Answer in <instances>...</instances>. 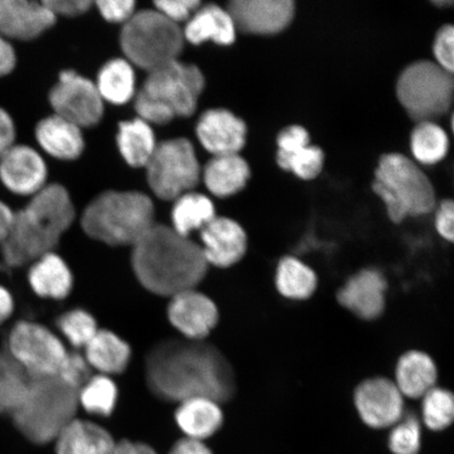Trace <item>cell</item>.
<instances>
[{
  "label": "cell",
  "mask_w": 454,
  "mask_h": 454,
  "mask_svg": "<svg viewBox=\"0 0 454 454\" xmlns=\"http://www.w3.org/2000/svg\"><path fill=\"white\" fill-rule=\"evenodd\" d=\"M145 379L153 394L170 402L207 397L223 404L236 393L234 369L206 340H161L146 356Z\"/></svg>",
  "instance_id": "6da1fadb"
},
{
  "label": "cell",
  "mask_w": 454,
  "mask_h": 454,
  "mask_svg": "<svg viewBox=\"0 0 454 454\" xmlns=\"http://www.w3.org/2000/svg\"><path fill=\"white\" fill-rule=\"evenodd\" d=\"M132 268L147 291L170 298L196 288L206 278L208 264L201 247L190 237L155 223L133 247Z\"/></svg>",
  "instance_id": "7a4b0ae2"
},
{
  "label": "cell",
  "mask_w": 454,
  "mask_h": 454,
  "mask_svg": "<svg viewBox=\"0 0 454 454\" xmlns=\"http://www.w3.org/2000/svg\"><path fill=\"white\" fill-rule=\"evenodd\" d=\"M74 218L75 209L65 187L45 185L15 213L7 239L0 246L4 262L21 268L54 253Z\"/></svg>",
  "instance_id": "3957f363"
},
{
  "label": "cell",
  "mask_w": 454,
  "mask_h": 454,
  "mask_svg": "<svg viewBox=\"0 0 454 454\" xmlns=\"http://www.w3.org/2000/svg\"><path fill=\"white\" fill-rule=\"evenodd\" d=\"M154 224V204L138 192H104L89 204L82 217L85 234L113 247H133Z\"/></svg>",
  "instance_id": "277c9868"
},
{
  "label": "cell",
  "mask_w": 454,
  "mask_h": 454,
  "mask_svg": "<svg viewBox=\"0 0 454 454\" xmlns=\"http://www.w3.org/2000/svg\"><path fill=\"white\" fill-rule=\"evenodd\" d=\"M78 391L59 376L32 378L25 400L11 418L28 441L47 444L76 419Z\"/></svg>",
  "instance_id": "5b68a950"
},
{
  "label": "cell",
  "mask_w": 454,
  "mask_h": 454,
  "mask_svg": "<svg viewBox=\"0 0 454 454\" xmlns=\"http://www.w3.org/2000/svg\"><path fill=\"white\" fill-rule=\"evenodd\" d=\"M203 74L194 65L176 60L149 73L136 98V110L147 123L166 124L195 113L203 92Z\"/></svg>",
  "instance_id": "8992f818"
},
{
  "label": "cell",
  "mask_w": 454,
  "mask_h": 454,
  "mask_svg": "<svg viewBox=\"0 0 454 454\" xmlns=\"http://www.w3.org/2000/svg\"><path fill=\"white\" fill-rule=\"evenodd\" d=\"M372 189L382 199L389 219L396 224L410 217L427 215L435 207L433 184L404 155L386 154L380 159Z\"/></svg>",
  "instance_id": "52a82bcc"
},
{
  "label": "cell",
  "mask_w": 454,
  "mask_h": 454,
  "mask_svg": "<svg viewBox=\"0 0 454 454\" xmlns=\"http://www.w3.org/2000/svg\"><path fill=\"white\" fill-rule=\"evenodd\" d=\"M184 43L179 26L157 10L135 13L124 25L121 36L129 60L149 73L178 60Z\"/></svg>",
  "instance_id": "ba28073f"
},
{
  "label": "cell",
  "mask_w": 454,
  "mask_h": 454,
  "mask_svg": "<svg viewBox=\"0 0 454 454\" xmlns=\"http://www.w3.org/2000/svg\"><path fill=\"white\" fill-rule=\"evenodd\" d=\"M397 98L414 121H433L445 115L453 98L452 73L431 61L407 67L396 85Z\"/></svg>",
  "instance_id": "9c48e42d"
},
{
  "label": "cell",
  "mask_w": 454,
  "mask_h": 454,
  "mask_svg": "<svg viewBox=\"0 0 454 454\" xmlns=\"http://www.w3.org/2000/svg\"><path fill=\"white\" fill-rule=\"evenodd\" d=\"M145 168L151 189L163 200H176L190 192L200 179L194 146L184 138L157 145Z\"/></svg>",
  "instance_id": "30bf717a"
},
{
  "label": "cell",
  "mask_w": 454,
  "mask_h": 454,
  "mask_svg": "<svg viewBox=\"0 0 454 454\" xmlns=\"http://www.w3.org/2000/svg\"><path fill=\"white\" fill-rule=\"evenodd\" d=\"M5 349L31 378L57 376L69 355L56 333L32 321L16 323Z\"/></svg>",
  "instance_id": "8fae6325"
},
{
  "label": "cell",
  "mask_w": 454,
  "mask_h": 454,
  "mask_svg": "<svg viewBox=\"0 0 454 454\" xmlns=\"http://www.w3.org/2000/svg\"><path fill=\"white\" fill-rule=\"evenodd\" d=\"M50 104L55 115L81 129L95 126L104 114V100L96 84L73 71L60 74L51 90Z\"/></svg>",
  "instance_id": "7c38bea8"
},
{
  "label": "cell",
  "mask_w": 454,
  "mask_h": 454,
  "mask_svg": "<svg viewBox=\"0 0 454 454\" xmlns=\"http://www.w3.org/2000/svg\"><path fill=\"white\" fill-rule=\"evenodd\" d=\"M405 397L393 380L374 377L356 386L355 406L363 422L373 429L393 427L405 414Z\"/></svg>",
  "instance_id": "4fadbf2b"
},
{
  "label": "cell",
  "mask_w": 454,
  "mask_h": 454,
  "mask_svg": "<svg viewBox=\"0 0 454 454\" xmlns=\"http://www.w3.org/2000/svg\"><path fill=\"white\" fill-rule=\"evenodd\" d=\"M168 317L184 339L206 340L219 322V309L214 301L196 288L169 298Z\"/></svg>",
  "instance_id": "5bb4252c"
},
{
  "label": "cell",
  "mask_w": 454,
  "mask_h": 454,
  "mask_svg": "<svg viewBox=\"0 0 454 454\" xmlns=\"http://www.w3.org/2000/svg\"><path fill=\"white\" fill-rule=\"evenodd\" d=\"M48 169L31 146L15 145L0 156V183L17 196L36 195L45 186Z\"/></svg>",
  "instance_id": "9a60e30c"
},
{
  "label": "cell",
  "mask_w": 454,
  "mask_h": 454,
  "mask_svg": "<svg viewBox=\"0 0 454 454\" xmlns=\"http://www.w3.org/2000/svg\"><path fill=\"white\" fill-rule=\"evenodd\" d=\"M388 283L381 270L364 269L351 276L339 289V303L364 321L378 320L386 309Z\"/></svg>",
  "instance_id": "2e32d148"
},
{
  "label": "cell",
  "mask_w": 454,
  "mask_h": 454,
  "mask_svg": "<svg viewBox=\"0 0 454 454\" xmlns=\"http://www.w3.org/2000/svg\"><path fill=\"white\" fill-rule=\"evenodd\" d=\"M227 12L240 31L270 35L291 24L294 3L292 0H234L230 3Z\"/></svg>",
  "instance_id": "e0dca14e"
},
{
  "label": "cell",
  "mask_w": 454,
  "mask_h": 454,
  "mask_svg": "<svg viewBox=\"0 0 454 454\" xmlns=\"http://www.w3.org/2000/svg\"><path fill=\"white\" fill-rule=\"evenodd\" d=\"M201 249L209 265L229 269L243 259L247 251V236L236 221L215 217L201 231Z\"/></svg>",
  "instance_id": "ac0fdd59"
},
{
  "label": "cell",
  "mask_w": 454,
  "mask_h": 454,
  "mask_svg": "<svg viewBox=\"0 0 454 454\" xmlns=\"http://www.w3.org/2000/svg\"><path fill=\"white\" fill-rule=\"evenodd\" d=\"M43 3L0 0V35L8 41H32L55 24Z\"/></svg>",
  "instance_id": "d6986e66"
},
{
  "label": "cell",
  "mask_w": 454,
  "mask_h": 454,
  "mask_svg": "<svg viewBox=\"0 0 454 454\" xmlns=\"http://www.w3.org/2000/svg\"><path fill=\"white\" fill-rule=\"evenodd\" d=\"M196 130L199 141L214 156L238 154L246 145V123L226 110L204 113Z\"/></svg>",
  "instance_id": "ffe728a7"
},
{
  "label": "cell",
  "mask_w": 454,
  "mask_h": 454,
  "mask_svg": "<svg viewBox=\"0 0 454 454\" xmlns=\"http://www.w3.org/2000/svg\"><path fill=\"white\" fill-rule=\"evenodd\" d=\"M439 372L435 362L421 350H410L397 360L394 382L408 399H422L435 387Z\"/></svg>",
  "instance_id": "44dd1931"
},
{
  "label": "cell",
  "mask_w": 454,
  "mask_h": 454,
  "mask_svg": "<svg viewBox=\"0 0 454 454\" xmlns=\"http://www.w3.org/2000/svg\"><path fill=\"white\" fill-rule=\"evenodd\" d=\"M57 454H114L117 442L101 426L75 419L57 436Z\"/></svg>",
  "instance_id": "7402d4cb"
},
{
  "label": "cell",
  "mask_w": 454,
  "mask_h": 454,
  "mask_svg": "<svg viewBox=\"0 0 454 454\" xmlns=\"http://www.w3.org/2000/svg\"><path fill=\"white\" fill-rule=\"evenodd\" d=\"M27 280L38 297L51 300H62L69 296L74 284L69 265L55 252L34 261L28 270Z\"/></svg>",
  "instance_id": "603a6c76"
},
{
  "label": "cell",
  "mask_w": 454,
  "mask_h": 454,
  "mask_svg": "<svg viewBox=\"0 0 454 454\" xmlns=\"http://www.w3.org/2000/svg\"><path fill=\"white\" fill-rule=\"evenodd\" d=\"M176 422L185 438L203 441L211 438L223 424L220 403L207 397H192L178 403Z\"/></svg>",
  "instance_id": "cb8c5ba5"
},
{
  "label": "cell",
  "mask_w": 454,
  "mask_h": 454,
  "mask_svg": "<svg viewBox=\"0 0 454 454\" xmlns=\"http://www.w3.org/2000/svg\"><path fill=\"white\" fill-rule=\"evenodd\" d=\"M35 137L45 153L62 160L76 159L84 147L81 128L57 115L44 118L37 124Z\"/></svg>",
  "instance_id": "d4e9b609"
},
{
  "label": "cell",
  "mask_w": 454,
  "mask_h": 454,
  "mask_svg": "<svg viewBox=\"0 0 454 454\" xmlns=\"http://www.w3.org/2000/svg\"><path fill=\"white\" fill-rule=\"evenodd\" d=\"M84 359L99 374L111 377L126 372L132 356L129 345L106 329H99L84 348Z\"/></svg>",
  "instance_id": "484cf974"
},
{
  "label": "cell",
  "mask_w": 454,
  "mask_h": 454,
  "mask_svg": "<svg viewBox=\"0 0 454 454\" xmlns=\"http://www.w3.org/2000/svg\"><path fill=\"white\" fill-rule=\"evenodd\" d=\"M184 35L186 41L194 44L212 41L229 45L235 41L236 27L227 10L207 4L199 8L187 21Z\"/></svg>",
  "instance_id": "4316f807"
},
{
  "label": "cell",
  "mask_w": 454,
  "mask_h": 454,
  "mask_svg": "<svg viewBox=\"0 0 454 454\" xmlns=\"http://www.w3.org/2000/svg\"><path fill=\"white\" fill-rule=\"evenodd\" d=\"M251 176L248 164L238 154L214 156L203 172L207 190L220 198L237 194Z\"/></svg>",
  "instance_id": "83f0119b"
},
{
  "label": "cell",
  "mask_w": 454,
  "mask_h": 454,
  "mask_svg": "<svg viewBox=\"0 0 454 454\" xmlns=\"http://www.w3.org/2000/svg\"><path fill=\"white\" fill-rule=\"evenodd\" d=\"M278 293L292 301L309 300L317 291V276L309 265L294 255L278 262L275 275Z\"/></svg>",
  "instance_id": "f1b7e54d"
},
{
  "label": "cell",
  "mask_w": 454,
  "mask_h": 454,
  "mask_svg": "<svg viewBox=\"0 0 454 454\" xmlns=\"http://www.w3.org/2000/svg\"><path fill=\"white\" fill-rule=\"evenodd\" d=\"M117 144L124 160L134 168L145 167L157 146L150 124L140 118L121 123Z\"/></svg>",
  "instance_id": "f546056e"
},
{
  "label": "cell",
  "mask_w": 454,
  "mask_h": 454,
  "mask_svg": "<svg viewBox=\"0 0 454 454\" xmlns=\"http://www.w3.org/2000/svg\"><path fill=\"white\" fill-rule=\"evenodd\" d=\"M215 217V207L211 199L190 192L176 199L172 211V227L178 234L190 237L192 231H201Z\"/></svg>",
  "instance_id": "4dcf8cb0"
},
{
  "label": "cell",
  "mask_w": 454,
  "mask_h": 454,
  "mask_svg": "<svg viewBox=\"0 0 454 454\" xmlns=\"http://www.w3.org/2000/svg\"><path fill=\"white\" fill-rule=\"evenodd\" d=\"M31 380L7 349H0V414L12 416L25 400Z\"/></svg>",
  "instance_id": "1f68e13d"
},
{
  "label": "cell",
  "mask_w": 454,
  "mask_h": 454,
  "mask_svg": "<svg viewBox=\"0 0 454 454\" xmlns=\"http://www.w3.org/2000/svg\"><path fill=\"white\" fill-rule=\"evenodd\" d=\"M102 100L114 105H123L135 94V74L129 62L114 59L100 70L96 83Z\"/></svg>",
  "instance_id": "d6a6232c"
},
{
  "label": "cell",
  "mask_w": 454,
  "mask_h": 454,
  "mask_svg": "<svg viewBox=\"0 0 454 454\" xmlns=\"http://www.w3.org/2000/svg\"><path fill=\"white\" fill-rule=\"evenodd\" d=\"M118 389L111 377L95 374L78 391V403L85 411L94 416L109 417L115 410Z\"/></svg>",
  "instance_id": "836d02e7"
},
{
  "label": "cell",
  "mask_w": 454,
  "mask_h": 454,
  "mask_svg": "<svg viewBox=\"0 0 454 454\" xmlns=\"http://www.w3.org/2000/svg\"><path fill=\"white\" fill-rule=\"evenodd\" d=\"M450 139L445 130L433 121L418 123L411 135V150L424 164L438 163L447 155Z\"/></svg>",
  "instance_id": "e575fe53"
},
{
  "label": "cell",
  "mask_w": 454,
  "mask_h": 454,
  "mask_svg": "<svg viewBox=\"0 0 454 454\" xmlns=\"http://www.w3.org/2000/svg\"><path fill=\"white\" fill-rule=\"evenodd\" d=\"M422 419L430 430H445L454 419V397L451 391L435 386L422 397Z\"/></svg>",
  "instance_id": "d590c367"
},
{
  "label": "cell",
  "mask_w": 454,
  "mask_h": 454,
  "mask_svg": "<svg viewBox=\"0 0 454 454\" xmlns=\"http://www.w3.org/2000/svg\"><path fill=\"white\" fill-rule=\"evenodd\" d=\"M56 325L62 336L76 348H84L99 331L95 317L79 309L66 311L57 319Z\"/></svg>",
  "instance_id": "8d00e7d4"
},
{
  "label": "cell",
  "mask_w": 454,
  "mask_h": 454,
  "mask_svg": "<svg viewBox=\"0 0 454 454\" xmlns=\"http://www.w3.org/2000/svg\"><path fill=\"white\" fill-rule=\"evenodd\" d=\"M388 446L394 454H419L422 446V427L414 414H404L390 431Z\"/></svg>",
  "instance_id": "74e56055"
},
{
  "label": "cell",
  "mask_w": 454,
  "mask_h": 454,
  "mask_svg": "<svg viewBox=\"0 0 454 454\" xmlns=\"http://www.w3.org/2000/svg\"><path fill=\"white\" fill-rule=\"evenodd\" d=\"M280 168L293 172L299 178L310 180L321 173L325 154L319 147L308 145L291 155L277 157Z\"/></svg>",
  "instance_id": "f35d334b"
},
{
  "label": "cell",
  "mask_w": 454,
  "mask_h": 454,
  "mask_svg": "<svg viewBox=\"0 0 454 454\" xmlns=\"http://www.w3.org/2000/svg\"><path fill=\"white\" fill-rule=\"evenodd\" d=\"M90 371H92V368L90 367L82 355L69 353L64 366H62L57 376L64 379L65 381L70 383L74 387L79 390L82 388V386L92 377Z\"/></svg>",
  "instance_id": "ab89813d"
},
{
  "label": "cell",
  "mask_w": 454,
  "mask_h": 454,
  "mask_svg": "<svg viewBox=\"0 0 454 454\" xmlns=\"http://www.w3.org/2000/svg\"><path fill=\"white\" fill-rule=\"evenodd\" d=\"M155 5L159 13L178 25L181 21H189L201 3L198 0H159Z\"/></svg>",
  "instance_id": "60d3db41"
},
{
  "label": "cell",
  "mask_w": 454,
  "mask_h": 454,
  "mask_svg": "<svg viewBox=\"0 0 454 454\" xmlns=\"http://www.w3.org/2000/svg\"><path fill=\"white\" fill-rule=\"evenodd\" d=\"M453 43V27L451 25L442 27L435 37L434 53L438 65L450 73H453L454 67Z\"/></svg>",
  "instance_id": "b9f144b4"
},
{
  "label": "cell",
  "mask_w": 454,
  "mask_h": 454,
  "mask_svg": "<svg viewBox=\"0 0 454 454\" xmlns=\"http://www.w3.org/2000/svg\"><path fill=\"white\" fill-rule=\"evenodd\" d=\"M308 145H309L308 130L299 126L288 127L284 129L278 137L277 157L291 155Z\"/></svg>",
  "instance_id": "7bdbcfd3"
},
{
  "label": "cell",
  "mask_w": 454,
  "mask_h": 454,
  "mask_svg": "<svg viewBox=\"0 0 454 454\" xmlns=\"http://www.w3.org/2000/svg\"><path fill=\"white\" fill-rule=\"evenodd\" d=\"M133 0H101L98 3L99 12L107 21L127 22L135 14Z\"/></svg>",
  "instance_id": "ee69618b"
},
{
  "label": "cell",
  "mask_w": 454,
  "mask_h": 454,
  "mask_svg": "<svg viewBox=\"0 0 454 454\" xmlns=\"http://www.w3.org/2000/svg\"><path fill=\"white\" fill-rule=\"evenodd\" d=\"M43 3L55 17L79 16L87 12L92 5L90 0H44Z\"/></svg>",
  "instance_id": "f6af8a7d"
},
{
  "label": "cell",
  "mask_w": 454,
  "mask_h": 454,
  "mask_svg": "<svg viewBox=\"0 0 454 454\" xmlns=\"http://www.w3.org/2000/svg\"><path fill=\"white\" fill-rule=\"evenodd\" d=\"M435 229L446 241L453 242L454 238V207L451 200H445L435 215Z\"/></svg>",
  "instance_id": "bcb514c9"
},
{
  "label": "cell",
  "mask_w": 454,
  "mask_h": 454,
  "mask_svg": "<svg viewBox=\"0 0 454 454\" xmlns=\"http://www.w3.org/2000/svg\"><path fill=\"white\" fill-rule=\"evenodd\" d=\"M16 126L12 116L0 106V156L15 145Z\"/></svg>",
  "instance_id": "7dc6e473"
},
{
  "label": "cell",
  "mask_w": 454,
  "mask_h": 454,
  "mask_svg": "<svg viewBox=\"0 0 454 454\" xmlns=\"http://www.w3.org/2000/svg\"><path fill=\"white\" fill-rule=\"evenodd\" d=\"M17 57L12 43L0 35V78L9 75L15 69Z\"/></svg>",
  "instance_id": "c3c4849f"
},
{
  "label": "cell",
  "mask_w": 454,
  "mask_h": 454,
  "mask_svg": "<svg viewBox=\"0 0 454 454\" xmlns=\"http://www.w3.org/2000/svg\"><path fill=\"white\" fill-rule=\"evenodd\" d=\"M169 454H212L203 441L184 438L176 442Z\"/></svg>",
  "instance_id": "681fc988"
},
{
  "label": "cell",
  "mask_w": 454,
  "mask_h": 454,
  "mask_svg": "<svg viewBox=\"0 0 454 454\" xmlns=\"http://www.w3.org/2000/svg\"><path fill=\"white\" fill-rule=\"evenodd\" d=\"M15 213L7 203L0 200V246L7 239L12 227Z\"/></svg>",
  "instance_id": "f907efd6"
},
{
  "label": "cell",
  "mask_w": 454,
  "mask_h": 454,
  "mask_svg": "<svg viewBox=\"0 0 454 454\" xmlns=\"http://www.w3.org/2000/svg\"><path fill=\"white\" fill-rule=\"evenodd\" d=\"M114 454H157L152 447L144 442L122 441L117 442Z\"/></svg>",
  "instance_id": "816d5d0a"
},
{
  "label": "cell",
  "mask_w": 454,
  "mask_h": 454,
  "mask_svg": "<svg viewBox=\"0 0 454 454\" xmlns=\"http://www.w3.org/2000/svg\"><path fill=\"white\" fill-rule=\"evenodd\" d=\"M14 311V300L7 288L0 286V325L12 316Z\"/></svg>",
  "instance_id": "f5cc1de1"
},
{
  "label": "cell",
  "mask_w": 454,
  "mask_h": 454,
  "mask_svg": "<svg viewBox=\"0 0 454 454\" xmlns=\"http://www.w3.org/2000/svg\"><path fill=\"white\" fill-rule=\"evenodd\" d=\"M435 4L436 5H438V4L439 5H441V4L447 5V4H451V2H435Z\"/></svg>",
  "instance_id": "db71d44e"
}]
</instances>
